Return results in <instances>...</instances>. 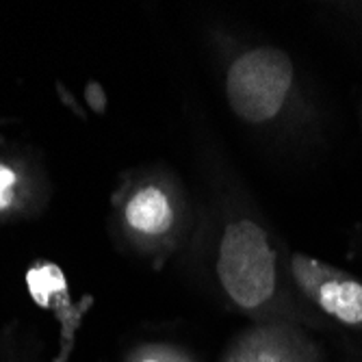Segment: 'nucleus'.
<instances>
[{"mask_svg": "<svg viewBox=\"0 0 362 362\" xmlns=\"http://www.w3.org/2000/svg\"><path fill=\"white\" fill-rule=\"evenodd\" d=\"M217 274L230 298L243 308H254L272 298L276 258L256 223L237 221L226 228Z\"/></svg>", "mask_w": 362, "mask_h": 362, "instance_id": "obj_1", "label": "nucleus"}, {"mask_svg": "<svg viewBox=\"0 0 362 362\" xmlns=\"http://www.w3.org/2000/svg\"><path fill=\"white\" fill-rule=\"evenodd\" d=\"M293 83V65L276 48H258L239 57L228 72V100L247 122L274 117Z\"/></svg>", "mask_w": 362, "mask_h": 362, "instance_id": "obj_2", "label": "nucleus"}, {"mask_svg": "<svg viewBox=\"0 0 362 362\" xmlns=\"http://www.w3.org/2000/svg\"><path fill=\"white\" fill-rule=\"evenodd\" d=\"M126 219L139 233L146 235H163L172 226L174 215L168 197L158 189L148 187L139 191L126 206Z\"/></svg>", "mask_w": 362, "mask_h": 362, "instance_id": "obj_3", "label": "nucleus"}, {"mask_svg": "<svg viewBox=\"0 0 362 362\" xmlns=\"http://www.w3.org/2000/svg\"><path fill=\"white\" fill-rule=\"evenodd\" d=\"M317 302L343 323L362 321V284L354 280H327L319 291Z\"/></svg>", "mask_w": 362, "mask_h": 362, "instance_id": "obj_4", "label": "nucleus"}, {"mask_svg": "<svg viewBox=\"0 0 362 362\" xmlns=\"http://www.w3.org/2000/svg\"><path fill=\"white\" fill-rule=\"evenodd\" d=\"M26 280H28L30 295L35 298V302L40 306H48L52 295L61 293L65 288V280L54 265H44L40 269H30Z\"/></svg>", "mask_w": 362, "mask_h": 362, "instance_id": "obj_5", "label": "nucleus"}, {"mask_svg": "<svg viewBox=\"0 0 362 362\" xmlns=\"http://www.w3.org/2000/svg\"><path fill=\"white\" fill-rule=\"evenodd\" d=\"M293 272H295V276H298L300 284L306 288V293L313 295L315 300L319 298L321 286L330 280V269H325L319 265V262L302 258V256L293 258Z\"/></svg>", "mask_w": 362, "mask_h": 362, "instance_id": "obj_6", "label": "nucleus"}, {"mask_svg": "<svg viewBox=\"0 0 362 362\" xmlns=\"http://www.w3.org/2000/svg\"><path fill=\"white\" fill-rule=\"evenodd\" d=\"M13 182H16V174L9 168L0 165V209H5L11 202V197H13L11 187H13Z\"/></svg>", "mask_w": 362, "mask_h": 362, "instance_id": "obj_7", "label": "nucleus"}, {"mask_svg": "<svg viewBox=\"0 0 362 362\" xmlns=\"http://www.w3.org/2000/svg\"><path fill=\"white\" fill-rule=\"evenodd\" d=\"M254 362H280V360H276V358H272V356H262V358H258V360H254Z\"/></svg>", "mask_w": 362, "mask_h": 362, "instance_id": "obj_8", "label": "nucleus"}, {"mask_svg": "<svg viewBox=\"0 0 362 362\" xmlns=\"http://www.w3.org/2000/svg\"><path fill=\"white\" fill-rule=\"evenodd\" d=\"M146 362H154V360H146Z\"/></svg>", "mask_w": 362, "mask_h": 362, "instance_id": "obj_9", "label": "nucleus"}]
</instances>
